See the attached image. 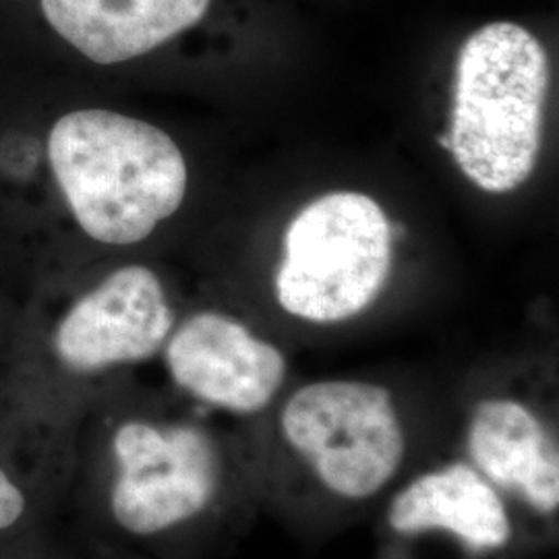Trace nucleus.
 I'll return each instance as SVG.
<instances>
[{"instance_id":"10","label":"nucleus","mask_w":559,"mask_h":559,"mask_svg":"<svg viewBox=\"0 0 559 559\" xmlns=\"http://www.w3.org/2000/svg\"><path fill=\"white\" fill-rule=\"evenodd\" d=\"M212 0H41L62 40L98 64L138 59L198 25Z\"/></svg>"},{"instance_id":"3","label":"nucleus","mask_w":559,"mask_h":559,"mask_svg":"<svg viewBox=\"0 0 559 559\" xmlns=\"http://www.w3.org/2000/svg\"><path fill=\"white\" fill-rule=\"evenodd\" d=\"M392 265V226L380 203L328 193L300 210L284 235L280 307L299 320L338 323L369 309Z\"/></svg>"},{"instance_id":"11","label":"nucleus","mask_w":559,"mask_h":559,"mask_svg":"<svg viewBox=\"0 0 559 559\" xmlns=\"http://www.w3.org/2000/svg\"><path fill=\"white\" fill-rule=\"evenodd\" d=\"M25 512V496L13 479L0 468V531L11 528Z\"/></svg>"},{"instance_id":"2","label":"nucleus","mask_w":559,"mask_h":559,"mask_svg":"<svg viewBox=\"0 0 559 559\" xmlns=\"http://www.w3.org/2000/svg\"><path fill=\"white\" fill-rule=\"evenodd\" d=\"M549 80L543 44L519 23H487L462 44L448 138L462 175L483 191L510 193L533 175Z\"/></svg>"},{"instance_id":"7","label":"nucleus","mask_w":559,"mask_h":559,"mask_svg":"<svg viewBox=\"0 0 559 559\" xmlns=\"http://www.w3.org/2000/svg\"><path fill=\"white\" fill-rule=\"evenodd\" d=\"M173 325L175 316L158 276L129 265L71 307L60 321L55 348L69 369L92 373L154 357Z\"/></svg>"},{"instance_id":"9","label":"nucleus","mask_w":559,"mask_h":559,"mask_svg":"<svg viewBox=\"0 0 559 559\" xmlns=\"http://www.w3.org/2000/svg\"><path fill=\"white\" fill-rule=\"evenodd\" d=\"M466 454L493 487L519 496L533 512H558V443L519 400H480L466 427Z\"/></svg>"},{"instance_id":"1","label":"nucleus","mask_w":559,"mask_h":559,"mask_svg":"<svg viewBox=\"0 0 559 559\" xmlns=\"http://www.w3.org/2000/svg\"><path fill=\"white\" fill-rule=\"evenodd\" d=\"M48 160L81 228L106 245H133L170 218L187 193V164L162 129L104 108L64 115Z\"/></svg>"},{"instance_id":"5","label":"nucleus","mask_w":559,"mask_h":559,"mask_svg":"<svg viewBox=\"0 0 559 559\" xmlns=\"http://www.w3.org/2000/svg\"><path fill=\"white\" fill-rule=\"evenodd\" d=\"M117 475L112 516L127 533L152 537L200 516L218 496L221 459L214 441L191 425H120L112 440Z\"/></svg>"},{"instance_id":"4","label":"nucleus","mask_w":559,"mask_h":559,"mask_svg":"<svg viewBox=\"0 0 559 559\" xmlns=\"http://www.w3.org/2000/svg\"><path fill=\"white\" fill-rule=\"evenodd\" d=\"M280 431L321 487L344 501L378 496L406 459L390 390L367 381L302 385L282 408Z\"/></svg>"},{"instance_id":"6","label":"nucleus","mask_w":559,"mask_h":559,"mask_svg":"<svg viewBox=\"0 0 559 559\" xmlns=\"http://www.w3.org/2000/svg\"><path fill=\"white\" fill-rule=\"evenodd\" d=\"M166 365L180 390L233 415L261 413L286 378V359L274 344L214 311L193 316L168 338Z\"/></svg>"},{"instance_id":"8","label":"nucleus","mask_w":559,"mask_h":559,"mask_svg":"<svg viewBox=\"0 0 559 559\" xmlns=\"http://www.w3.org/2000/svg\"><path fill=\"white\" fill-rule=\"evenodd\" d=\"M388 524L404 537L448 533L475 554L500 551L512 537L500 489L468 460L441 464L404 485L390 501Z\"/></svg>"}]
</instances>
